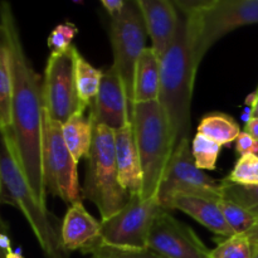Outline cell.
I'll list each match as a JSON object with an SVG mask.
<instances>
[{
  "instance_id": "12",
  "label": "cell",
  "mask_w": 258,
  "mask_h": 258,
  "mask_svg": "<svg viewBox=\"0 0 258 258\" xmlns=\"http://www.w3.org/2000/svg\"><path fill=\"white\" fill-rule=\"evenodd\" d=\"M148 247L165 258H211V251L186 224L161 209L148 238Z\"/></svg>"
},
{
  "instance_id": "15",
  "label": "cell",
  "mask_w": 258,
  "mask_h": 258,
  "mask_svg": "<svg viewBox=\"0 0 258 258\" xmlns=\"http://www.w3.org/2000/svg\"><path fill=\"white\" fill-rule=\"evenodd\" d=\"M60 238L68 252L81 251L92 253L101 246V222L93 218L83 206L82 201L68 207L60 226Z\"/></svg>"
},
{
  "instance_id": "19",
  "label": "cell",
  "mask_w": 258,
  "mask_h": 258,
  "mask_svg": "<svg viewBox=\"0 0 258 258\" xmlns=\"http://www.w3.org/2000/svg\"><path fill=\"white\" fill-rule=\"evenodd\" d=\"M62 133L68 150L77 163L87 158L93 141V122L91 116L85 117V112L73 115L62 125Z\"/></svg>"
},
{
  "instance_id": "38",
  "label": "cell",
  "mask_w": 258,
  "mask_h": 258,
  "mask_svg": "<svg viewBox=\"0 0 258 258\" xmlns=\"http://www.w3.org/2000/svg\"><path fill=\"white\" fill-rule=\"evenodd\" d=\"M256 155L258 156V149H257V151H256Z\"/></svg>"
},
{
  "instance_id": "2",
  "label": "cell",
  "mask_w": 258,
  "mask_h": 258,
  "mask_svg": "<svg viewBox=\"0 0 258 258\" xmlns=\"http://www.w3.org/2000/svg\"><path fill=\"white\" fill-rule=\"evenodd\" d=\"M198 67L194 64L186 37L185 18L180 17L173 43L160 58L159 103L165 111L173 131L175 148L189 139L191 98Z\"/></svg>"
},
{
  "instance_id": "11",
  "label": "cell",
  "mask_w": 258,
  "mask_h": 258,
  "mask_svg": "<svg viewBox=\"0 0 258 258\" xmlns=\"http://www.w3.org/2000/svg\"><path fill=\"white\" fill-rule=\"evenodd\" d=\"M178 193L222 201L221 181L197 168L189 139L181 140L171 155L168 170L158 193L161 208L171 196Z\"/></svg>"
},
{
  "instance_id": "24",
  "label": "cell",
  "mask_w": 258,
  "mask_h": 258,
  "mask_svg": "<svg viewBox=\"0 0 258 258\" xmlns=\"http://www.w3.org/2000/svg\"><path fill=\"white\" fill-rule=\"evenodd\" d=\"M222 146L202 134H197L191 141V154L197 168L201 170H214Z\"/></svg>"
},
{
  "instance_id": "8",
  "label": "cell",
  "mask_w": 258,
  "mask_h": 258,
  "mask_svg": "<svg viewBox=\"0 0 258 258\" xmlns=\"http://www.w3.org/2000/svg\"><path fill=\"white\" fill-rule=\"evenodd\" d=\"M146 28L138 2H126L117 17L111 19L110 39L113 67L125 86L128 103L134 107V76L136 63L145 49Z\"/></svg>"
},
{
  "instance_id": "37",
  "label": "cell",
  "mask_w": 258,
  "mask_h": 258,
  "mask_svg": "<svg viewBox=\"0 0 258 258\" xmlns=\"http://www.w3.org/2000/svg\"><path fill=\"white\" fill-rule=\"evenodd\" d=\"M252 258H258V251H257V252H254L253 256H252Z\"/></svg>"
},
{
  "instance_id": "36",
  "label": "cell",
  "mask_w": 258,
  "mask_h": 258,
  "mask_svg": "<svg viewBox=\"0 0 258 258\" xmlns=\"http://www.w3.org/2000/svg\"><path fill=\"white\" fill-rule=\"evenodd\" d=\"M7 254L8 253H5V252L0 248V258H7Z\"/></svg>"
},
{
  "instance_id": "22",
  "label": "cell",
  "mask_w": 258,
  "mask_h": 258,
  "mask_svg": "<svg viewBox=\"0 0 258 258\" xmlns=\"http://www.w3.org/2000/svg\"><path fill=\"white\" fill-rule=\"evenodd\" d=\"M10 101H12V78L7 49L0 35V131L10 127Z\"/></svg>"
},
{
  "instance_id": "21",
  "label": "cell",
  "mask_w": 258,
  "mask_h": 258,
  "mask_svg": "<svg viewBox=\"0 0 258 258\" xmlns=\"http://www.w3.org/2000/svg\"><path fill=\"white\" fill-rule=\"evenodd\" d=\"M103 72L95 68L78 53L76 59V86L81 103L85 108L93 103L100 90Z\"/></svg>"
},
{
  "instance_id": "25",
  "label": "cell",
  "mask_w": 258,
  "mask_h": 258,
  "mask_svg": "<svg viewBox=\"0 0 258 258\" xmlns=\"http://www.w3.org/2000/svg\"><path fill=\"white\" fill-rule=\"evenodd\" d=\"M222 212H223L224 219L229 228L232 229L233 234H244L256 224L257 218L252 216L248 211L242 208L238 204L231 201L222 199L219 202Z\"/></svg>"
},
{
  "instance_id": "4",
  "label": "cell",
  "mask_w": 258,
  "mask_h": 258,
  "mask_svg": "<svg viewBox=\"0 0 258 258\" xmlns=\"http://www.w3.org/2000/svg\"><path fill=\"white\" fill-rule=\"evenodd\" d=\"M131 123L143 170L141 198H158L159 188L175 150L168 116L159 101L134 103Z\"/></svg>"
},
{
  "instance_id": "31",
  "label": "cell",
  "mask_w": 258,
  "mask_h": 258,
  "mask_svg": "<svg viewBox=\"0 0 258 258\" xmlns=\"http://www.w3.org/2000/svg\"><path fill=\"white\" fill-rule=\"evenodd\" d=\"M101 5H102L103 9L108 13V15L112 19V18L117 17L122 12L126 5V2L125 0H101Z\"/></svg>"
},
{
  "instance_id": "18",
  "label": "cell",
  "mask_w": 258,
  "mask_h": 258,
  "mask_svg": "<svg viewBox=\"0 0 258 258\" xmlns=\"http://www.w3.org/2000/svg\"><path fill=\"white\" fill-rule=\"evenodd\" d=\"M160 92V57L153 48L141 53L134 76V103L153 102Z\"/></svg>"
},
{
  "instance_id": "10",
  "label": "cell",
  "mask_w": 258,
  "mask_h": 258,
  "mask_svg": "<svg viewBox=\"0 0 258 258\" xmlns=\"http://www.w3.org/2000/svg\"><path fill=\"white\" fill-rule=\"evenodd\" d=\"M158 198L131 196L127 203L101 222V244L116 248H148L151 226L161 211Z\"/></svg>"
},
{
  "instance_id": "26",
  "label": "cell",
  "mask_w": 258,
  "mask_h": 258,
  "mask_svg": "<svg viewBox=\"0 0 258 258\" xmlns=\"http://www.w3.org/2000/svg\"><path fill=\"white\" fill-rule=\"evenodd\" d=\"M223 180L239 185H256L258 184V156L256 154L239 156L233 170Z\"/></svg>"
},
{
  "instance_id": "3",
  "label": "cell",
  "mask_w": 258,
  "mask_h": 258,
  "mask_svg": "<svg viewBox=\"0 0 258 258\" xmlns=\"http://www.w3.org/2000/svg\"><path fill=\"white\" fill-rule=\"evenodd\" d=\"M174 4L185 18L186 37L197 67L221 38L237 28L258 23V0H190Z\"/></svg>"
},
{
  "instance_id": "20",
  "label": "cell",
  "mask_w": 258,
  "mask_h": 258,
  "mask_svg": "<svg viewBox=\"0 0 258 258\" xmlns=\"http://www.w3.org/2000/svg\"><path fill=\"white\" fill-rule=\"evenodd\" d=\"M238 123L226 113L214 112L204 116L198 126V134L207 136L221 146L229 145L241 134Z\"/></svg>"
},
{
  "instance_id": "6",
  "label": "cell",
  "mask_w": 258,
  "mask_h": 258,
  "mask_svg": "<svg viewBox=\"0 0 258 258\" xmlns=\"http://www.w3.org/2000/svg\"><path fill=\"white\" fill-rule=\"evenodd\" d=\"M82 194L83 198L92 202L98 209L101 221L117 213L130 199L128 193L118 181L115 158V131L95 122Z\"/></svg>"
},
{
  "instance_id": "13",
  "label": "cell",
  "mask_w": 258,
  "mask_h": 258,
  "mask_svg": "<svg viewBox=\"0 0 258 258\" xmlns=\"http://www.w3.org/2000/svg\"><path fill=\"white\" fill-rule=\"evenodd\" d=\"M90 116L95 123L107 126L113 131L131 125L133 110L122 80L113 66L103 72L97 97L91 105Z\"/></svg>"
},
{
  "instance_id": "17",
  "label": "cell",
  "mask_w": 258,
  "mask_h": 258,
  "mask_svg": "<svg viewBox=\"0 0 258 258\" xmlns=\"http://www.w3.org/2000/svg\"><path fill=\"white\" fill-rule=\"evenodd\" d=\"M115 158L118 181L128 196L140 194L143 189V170L136 148L133 123L115 131Z\"/></svg>"
},
{
  "instance_id": "9",
  "label": "cell",
  "mask_w": 258,
  "mask_h": 258,
  "mask_svg": "<svg viewBox=\"0 0 258 258\" xmlns=\"http://www.w3.org/2000/svg\"><path fill=\"white\" fill-rule=\"evenodd\" d=\"M78 50L75 45L66 52L50 54L43 78L44 115L49 120L64 123L73 115L85 112L76 86V59Z\"/></svg>"
},
{
  "instance_id": "16",
  "label": "cell",
  "mask_w": 258,
  "mask_h": 258,
  "mask_svg": "<svg viewBox=\"0 0 258 258\" xmlns=\"http://www.w3.org/2000/svg\"><path fill=\"white\" fill-rule=\"evenodd\" d=\"M219 202L221 201H214L206 197L178 193L171 196L164 204L163 208L166 211L178 209V211L184 212L202 226L216 233L217 236L229 238L234 234L224 219Z\"/></svg>"
},
{
  "instance_id": "32",
  "label": "cell",
  "mask_w": 258,
  "mask_h": 258,
  "mask_svg": "<svg viewBox=\"0 0 258 258\" xmlns=\"http://www.w3.org/2000/svg\"><path fill=\"white\" fill-rule=\"evenodd\" d=\"M244 234H246V237L248 238L249 243H251L252 253L257 252L258 251V219H257L256 224H254V226Z\"/></svg>"
},
{
  "instance_id": "7",
  "label": "cell",
  "mask_w": 258,
  "mask_h": 258,
  "mask_svg": "<svg viewBox=\"0 0 258 258\" xmlns=\"http://www.w3.org/2000/svg\"><path fill=\"white\" fill-rule=\"evenodd\" d=\"M77 164L63 139L62 123L49 120L44 115L42 165L45 190L59 197L68 206L82 201Z\"/></svg>"
},
{
  "instance_id": "35",
  "label": "cell",
  "mask_w": 258,
  "mask_h": 258,
  "mask_svg": "<svg viewBox=\"0 0 258 258\" xmlns=\"http://www.w3.org/2000/svg\"><path fill=\"white\" fill-rule=\"evenodd\" d=\"M7 258H24L23 254L20 253V249H17V251H12L7 254Z\"/></svg>"
},
{
  "instance_id": "29",
  "label": "cell",
  "mask_w": 258,
  "mask_h": 258,
  "mask_svg": "<svg viewBox=\"0 0 258 258\" xmlns=\"http://www.w3.org/2000/svg\"><path fill=\"white\" fill-rule=\"evenodd\" d=\"M91 258H165L153 249L148 248H116L110 246H98L91 253Z\"/></svg>"
},
{
  "instance_id": "28",
  "label": "cell",
  "mask_w": 258,
  "mask_h": 258,
  "mask_svg": "<svg viewBox=\"0 0 258 258\" xmlns=\"http://www.w3.org/2000/svg\"><path fill=\"white\" fill-rule=\"evenodd\" d=\"M78 33V28L73 23L66 22L63 24L57 25L54 29L50 32L48 37V47L50 48L52 53L50 54H58L63 53L72 47V40Z\"/></svg>"
},
{
  "instance_id": "14",
  "label": "cell",
  "mask_w": 258,
  "mask_h": 258,
  "mask_svg": "<svg viewBox=\"0 0 258 258\" xmlns=\"http://www.w3.org/2000/svg\"><path fill=\"white\" fill-rule=\"evenodd\" d=\"M145 22L154 52L163 57L178 32L180 15L173 2L168 0H136Z\"/></svg>"
},
{
  "instance_id": "34",
  "label": "cell",
  "mask_w": 258,
  "mask_h": 258,
  "mask_svg": "<svg viewBox=\"0 0 258 258\" xmlns=\"http://www.w3.org/2000/svg\"><path fill=\"white\" fill-rule=\"evenodd\" d=\"M251 118H258V88L253 95V102L251 108Z\"/></svg>"
},
{
  "instance_id": "27",
  "label": "cell",
  "mask_w": 258,
  "mask_h": 258,
  "mask_svg": "<svg viewBox=\"0 0 258 258\" xmlns=\"http://www.w3.org/2000/svg\"><path fill=\"white\" fill-rule=\"evenodd\" d=\"M252 247L246 234H234L212 249L211 258H252Z\"/></svg>"
},
{
  "instance_id": "23",
  "label": "cell",
  "mask_w": 258,
  "mask_h": 258,
  "mask_svg": "<svg viewBox=\"0 0 258 258\" xmlns=\"http://www.w3.org/2000/svg\"><path fill=\"white\" fill-rule=\"evenodd\" d=\"M222 199L231 201L258 219V184L256 185H239L221 180Z\"/></svg>"
},
{
  "instance_id": "30",
  "label": "cell",
  "mask_w": 258,
  "mask_h": 258,
  "mask_svg": "<svg viewBox=\"0 0 258 258\" xmlns=\"http://www.w3.org/2000/svg\"><path fill=\"white\" fill-rule=\"evenodd\" d=\"M258 149V143L248 135L247 133L242 131L236 140V150L239 156L247 155V154H256Z\"/></svg>"
},
{
  "instance_id": "1",
  "label": "cell",
  "mask_w": 258,
  "mask_h": 258,
  "mask_svg": "<svg viewBox=\"0 0 258 258\" xmlns=\"http://www.w3.org/2000/svg\"><path fill=\"white\" fill-rule=\"evenodd\" d=\"M0 35L7 49L12 78L10 127L0 131V135L12 150L35 198L47 208L42 165L43 80L25 53L14 13L8 3L0 4Z\"/></svg>"
},
{
  "instance_id": "5",
  "label": "cell",
  "mask_w": 258,
  "mask_h": 258,
  "mask_svg": "<svg viewBox=\"0 0 258 258\" xmlns=\"http://www.w3.org/2000/svg\"><path fill=\"white\" fill-rule=\"evenodd\" d=\"M0 203L19 209L47 258H68L55 218L35 198L12 150L0 135Z\"/></svg>"
},
{
  "instance_id": "33",
  "label": "cell",
  "mask_w": 258,
  "mask_h": 258,
  "mask_svg": "<svg viewBox=\"0 0 258 258\" xmlns=\"http://www.w3.org/2000/svg\"><path fill=\"white\" fill-rule=\"evenodd\" d=\"M244 133L251 135L258 143V118H249V120L247 121L246 127H244Z\"/></svg>"
}]
</instances>
